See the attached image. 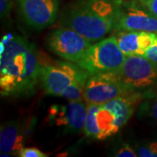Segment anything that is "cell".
<instances>
[{"instance_id": "cell-1", "label": "cell", "mask_w": 157, "mask_h": 157, "mask_svg": "<svg viewBox=\"0 0 157 157\" xmlns=\"http://www.w3.org/2000/svg\"><path fill=\"white\" fill-rule=\"evenodd\" d=\"M40 61L33 43L20 36L4 37L0 54V94L3 97L33 94Z\"/></svg>"}, {"instance_id": "cell-2", "label": "cell", "mask_w": 157, "mask_h": 157, "mask_svg": "<svg viewBox=\"0 0 157 157\" xmlns=\"http://www.w3.org/2000/svg\"><path fill=\"white\" fill-rule=\"evenodd\" d=\"M116 17L117 0H80L65 9L60 24L93 43L114 31Z\"/></svg>"}, {"instance_id": "cell-3", "label": "cell", "mask_w": 157, "mask_h": 157, "mask_svg": "<svg viewBox=\"0 0 157 157\" xmlns=\"http://www.w3.org/2000/svg\"><path fill=\"white\" fill-rule=\"evenodd\" d=\"M125 59L115 36H111L92 44L76 64L89 74L114 73L121 68Z\"/></svg>"}, {"instance_id": "cell-4", "label": "cell", "mask_w": 157, "mask_h": 157, "mask_svg": "<svg viewBox=\"0 0 157 157\" xmlns=\"http://www.w3.org/2000/svg\"><path fill=\"white\" fill-rule=\"evenodd\" d=\"M89 73L76 63L54 61L40 63L39 82L45 94L59 96L69 86L74 83L86 84Z\"/></svg>"}, {"instance_id": "cell-5", "label": "cell", "mask_w": 157, "mask_h": 157, "mask_svg": "<svg viewBox=\"0 0 157 157\" xmlns=\"http://www.w3.org/2000/svg\"><path fill=\"white\" fill-rule=\"evenodd\" d=\"M116 73L131 92L146 94L157 88V63L145 56H126L122 67Z\"/></svg>"}, {"instance_id": "cell-6", "label": "cell", "mask_w": 157, "mask_h": 157, "mask_svg": "<svg viewBox=\"0 0 157 157\" xmlns=\"http://www.w3.org/2000/svg\"><path fill=\"white\" fill-rule=\"evenodd\" d=\"M45 44L52 53L62 59L76 63L93 43L76 31L64 26L50 32Z\"/></svg>"}, {"instance_id": "cell-7", "label": "cell", "mask_w": 157, "mask_h": 157, "mask_svg": "<svg viewBox=\"0 0 157 157\" xmlns=\"http://www.w3.org/2000/svg\"><path fill=\"white\" fill-rule=\"evenodd\" d=\"M131 92L114 73L90 74L87 78L83 99L87 104H104Z\"/></svg>"}, {"instance_id": "cell-8", "label": "cell", "mask_w": 157, "mask_h": 157, "mask_svg": "<svg viewBox=\"0 0 157 157\" xmlns=\"http://www.w3.org/2000/svg\"><path fill=\"white\" fill-rule=\"evenodd\" d=\"M115 30L157 34V17L136 0H117Z\"/></svg>"}, {"instance_id": "cell-9", "label": "cell", "mask_w": 157, "mask_h": 157, "mask_svg": "<svg viewBox=\"0 0 157 157\" xmlns=\"http://www.w3.org/2000/svg\"><path fill=\"white\" fill-rule=\"evenodd\" d=\"M25 22L30 27L43 30L56 21L59 0H16Z\"/></svg>"}, {"instance_id": "cell-10", "label": "cell", "mask_w": 157, "mask_h": 157, "mask_svg": "<svg viewBox=\"0 0 157 157\" xmlns=\"http://www.w3.org/2000/svg\"><path fill=\"white\" fill-rule=\"evenodd\" d=\"M86 114L87 103L84 100L68 101L61 106H52L50 110L51 119L67 134H78L84 130Z\"/></svg>"}, {"instance_id": "cell-11", "label": "cell", "mask_w": 157, "mask_h": 157, "mask_svg": "<svg viewBox=\"0 0 157 157\" xmlns=\"http://www.w3.org/2000/svg\"><path fill=\"white\" fill-rule=\"evenodd\" d=\"M28 127L25 123L17 121H10L1 126V156L19 155L20 151L25 147L27 135L30 132Z\"/></svg>"}, {"instance_id": "cell-12", "label": "cell", "mask_w": 157, "mask_h": 157, "mask_svg": "<svg viewBox=\"0 0 157 157\" xmlns=\"http://www.w3.org/2000/svg\"><path fill=\"white\" fill-rule=\"evenodd\" d=\"M115 38L120 49L126 56H144L147 51L155 43L157 34L140 31H118Z\"/></svg>"}, {"instance_id": "cell-13", "label": "cell", "mask_w": 157, "mask_h": 157, "mask_svg": "<svg viewBox=\"0 0 157 157\" xmlns=\"http://www.w3.org/2000/svg\"><path fill=\"white\" fill-rule=\"evenodd\" d=\"M97 125L99 128V135L97 140H103L111 137L123 128L118 119L116 113L106 103L99 105L96 113Z\"/></svg>"}, {"instance_id": "cell-14", "label": "cell", "mask_w": 157, "mask_h": 157, "mask_svg": "<svg viewBox=\"0 0 157 157\" xmlns=\"http://www.w3.org/2000/svg\"><path fill=\"white\" fill-rule=\"evenodd\" d=\"M137 117L157 126V93L155 91L145 94L137 108Z\"/></svg>"}, {"instance_id": "cell-15", "label": "cell", "mask_w": 157, "mask_h": 157, "mask_svg": "<svg viewBox=\"0 0 157 157\" xmlns=\"http://www.w3.org/2000/svg\"><path fill=\"white\" fill-rule=\"evenodd\" d=\"M98 108V104H87V114L83 130V133L86 137L94 138L95 140H97L99 135V128L96 120V113Z\"/></svg>"}, {"instance_id": "cell-16", "label": "cell", "mask_w": 157, "mask_h": 157, "mask_svg": "<svg viewBox=\"0 0 157 157\" xmlns=\"http://www.w3.org/2000/svg\"><path fill=\"white\" fill-rule=\"evenodd\" d=\"M85 86H86V84H84V83H74V84H72L71 86H69L62 94H60L59 97L67 100V101L84 100L83 95H84Z\"/></svg>"}, {"instance_id": "cell-17", "label": "cell", "mask_w": 157, "mask_h": 157, "mask_svg": "<svg viewBox=\"0 0 157 157\" xmlns=\"http://www.w3.org/2000/svg\"><path fill=\"white\" fill-rule=\"evenodd\" d=\"M138 156L157 157V141H150L139 146L135 147Z\"/></svg>"}, {"instance_id": "cell-18", "label": "cell", "mask_w": 157, "mask_h": 157, "mask_svg": "<svg viewBox=\"0 0 157 157\" xmlns=\"http://www.w3.org/2000/svg\"><path fill=\"white\" fill-rule=\"evenodd\" d=\"M114 156L117 157H135L138 156L135 149L129 144L124 143L117 151L114 153Z\"/></svg>"}, {"instance_id": "cell-19", "label": "cell", "mask_w": 157, "mask_h": 157, "mask_svg": "<svg viewBox=\"0 0 157 157\" xmlns=\"http://www.w3.org/2000/svg\"><path fill=\"white\" fill-rule=\"evenodd\" d=\"M19 157H46L47 155L36 147H24L19 153Z\"/></svg>"}, {"instance_id": "cell-20", "label": "cell", "mask_w": 157, "mask_h": 157, "mask_svg": "<svg viewBox=\"0 0 157 157\" xmlns=\"http://www.w3.org/2000/svg\"><path fill=\"white\" fill-rule=\"evenodd\" d=\"M12 0H0V17L2 20L10 16Z\"/></svg>"}, {"instance_id": "cell-21", "label": "cell", "mask_w": 157, "mask_h": 157, "mask_svg": "<svg viewBox=\"0 0 157 157\" xmlns=\"http://www.w3.org/2000/svg\"><path fill=\"white\" fill-rule=\"evenodd\" d=\"M136 1L157 17V0H136Z\"/></svg>"}, {"instance_id": "cell-22", "label": "cell", "mask_w": 157, "mask_h": 157, "mask_svg": "<svg viewBox=\"0 0 157 157\" xmlns=\"http://www.w3.org/2000/svg\"><path fill=\"white\" fill-rule=\"evenodd\" d=\"M144 56L147 57L148 59H150L152 61L157 63V39L155 43L152 45L148 50L147 51L146 53L144 54Z\"/></svg>"}]
</instances>
